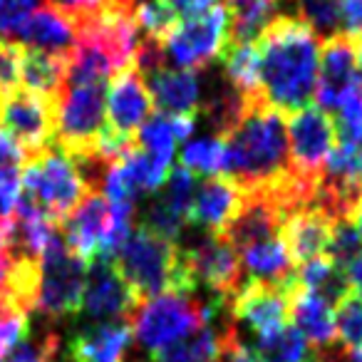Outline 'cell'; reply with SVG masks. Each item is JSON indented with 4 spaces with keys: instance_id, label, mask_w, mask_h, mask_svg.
Returning <instances> with one entry per match:
<instances>
[{
    "instance_id": "9a60e30c",
    "label": "cell",
    "mask_w": 362,
    "mask_h": 362,
    "mask_svg": "<svg viewBox=\"0 0 362 362\" xmlns=\"http://www.w3.org/2000/svg\"><path fill=\"white\" fill-rule=\"evenodd\" d=\"M357 85V50L355 37L337 33L325 37L320 47V72H317L315 100L325 112L337 110L342 97Z\"/></svg>"
},
{
    "instance_id": "6da1fadb",
    "label": "cell",
    "mask_w": 362,
    "mask_h": 362,
    "mask_svg": "<svg viewBox=\"0 0 362 362\" xmlns=\"http://www.w3.org/2000/svg\"><path fill=\"white\" fill-rule=\"evenodd\" d=\"M261 92L268 107L296 115L315 97L322 40L293 13H278L256 40Z\"/></svg>"
},
{
    "instance_id": "5bb4252c",
    "label": "cell",
    "mask_w": 362,
    "mask_h": 362,
    "mask_svg": "<svg viewBox=\"0 0 362 362\" xmlns=\"http://www.w3.org/2000/svg\"><path fill=\"white\" fill-rule=\"evenodd\" d=\"M151 97L146 92L144 77L134 65L112 77L107 90V129L127 141H134L139 127L151 115Z\"/></svg>"
},
{
    "instance_id": "e0dca14e",
    "label": "cell",
    "mask_w": 362,
    "mask_h": 362,
    "mask_svg": "<svg viewBox=\"0 0 362 362\" xmlns=\"http://www.w3.org/2000/svg\"><path fill=\"white\" fill-rule=\"evenodd\" d=\"M283 206L276 202V197L266 192H253L243 194V204L238 209V214L233 216V221L226 226V231L221 233L236 251L253 246V243L268 241L276 238L281 233L283 223Z\"/></svg>"
},
{
    "instance_id": "4fadbf2b",
    "label": "cell",
    "mask_w": 362,
    "mask_h": 362,
    "mask_svg": "<svg viewBox=\"0 0 362 362\" xmlns=\"http://www.w3.org/2000/svg\"><path fill=\"white\" fill-rule=\"evenodd\" d=\"M141 298L134 288L122 278L112 261H90L82 291L80 310L97 322L105 320H132L136 308L141 305Z\"/></svg>"
},
{
    "instance_id": "e575fe53",
    "label": "cell",
    "mask_w": 362,
    "mask_h": 362,
    "mask_svg": "<svg viewBox=\"0 0 362 362\" xmlns=\"http://www.w3.org/2000/svg\"><path fill=\"white\" fill-rule=\"evenodd\" d=\"M60 347V337L55 332H45L40 337H23L3 362H52Z\"/></svg>"
},
{
    "instance_id": "74e56055",
    "label": "cell",
    "mask_w": 362,
    "mask_h": 362,
    "mask_svg": "<svg viewBox=\"0 0 362 362\" xmlns=\"http://www.w3.org/2000/svg\"><path fill=\"white\" fill-rule=\"evenodd\" d=\"M337 132H360L362 129V85L357 82L337 105Z\"/></svg>"
},
{
    "instance_id": "1f68e13d",
    "label": "cell",
    "mask_w": 362,
    "mask_h": 362,
    "mask_svg": "<svg viewBox=\"0 0 362 362\" xmlns=\"http://www.w3.org/2000/svg\"><path fill=\"white\" fill-rule=\"evenodd\" d=\"M286 3H293L296 16L305 25H310L320 40L342 33L337 0H286Z\"/></svg>"
},
{
    "instance_id": "277c9868",
    "label": "cell",
    "mask_w": 362,
    "mask_h": 362,
    "mask_svg": "<svg viewBox=\"0 0 362 362\" xmlns=\"http://www.w3.org/2000/svg\"><path fill=\"white\" fill-rule=\"evenodd\" d=\"M221 310H226V303L214 298L197 300L189 293H161L136 308L129 320L132 335L141 350L156 355L194 335L204 322L214 320Z\"/></svg>"
},
{
    "instance_id": "b9f144b4",
    "label": "cell",
    "mask_w": 362,
    "mask_h": 362,
    "mask_svg": "<svg viewBox=\"0 0 362 362\" xmlns=\"http://www.w3.org/2000/svg\"><path fill=\"white\" fill-rule=\"evenodd\" d=\"M159 3L164 8H169L179 21L202 16V13L211 11V8L216 6V0H159Z\"/></svg>"
},
{
    "instance_id": "ee69618b",
    "label": "cell",
    "mask_w": 362,
    "mask_h": 362,
    "mask_svg": "<svg viewBox=\"0 0 362 362\" xmlns=\"http://www.w3.org/2000/svg\"><path fill=\"white\" fill-rule=\"evenodd\" d=\"M350 221H352V226L357 228V233H360V238H362V199H360V204H357V206L352 209Z\"/></svg>"
},
{
    "instance_id": "5b68a950",
    "label": "cell",
    "mask_w": 362,
    "mask_h": 362,
    "mask_svg": "<svg viewBox=\"0 0 362 362\" xmlns=\"http://www.w3.org/2000/svg\"><path fill=\"white\" fill-rule=\"evenodd\" d=\"M107 85H65L52 105L55 146L72 161L97 156V141L105 129Z\"/></svg>"
},
{
    "instance_id": "30bf717a",
    "label": "cell",
    "mask_w": 362,
    "mask_h": 362,
    "mask_svg": "<svg viewBox=\"0 0 362 362\" xmlns=\"http://www.w3.org/2000/svg\"><path fill=\"white\" fill-rule=\"evenodd\" d=\"M179 251L194 288H209L214 300L228 305L246 283L241 256L221 233H202L189 246H179Z\"/></svg>"
},
{
    "instance_id": "d590c367",
    "label": "cell",
    "mask_w": 362,
    "mask_h": 362,
    "mask_svg": "<svg viewBox=\"0 0 362 362\" xmlns=\"http://www.w3.org/2000/svg\"><path fill=\"white\" fill-rule=\"evenodd\" d=\"M42 6V0H0V40L16 42L25 21Z\"/></svg>"
},
{
    "instance_id": "8d00e7d4",
    "label": "cell",
    "mask_w": 362,
    "mask_h": 362,
    "mask_svg": "<svg viewBox=\"0 0 362 362\" xmlns=\"http://www.w3.org/2000/svg\"><path fill=\"white\" fill-rule=\"evenodd\" d=\"M21 45L0 40V100L21 87Z\"/></svg>"
},
{
    "instance_id": "4dcf8cb0",
    "label": "cell",
    "mask_w": 362,
    "mask_h": 362,
    "mask_svg": "<svg viewBox=\"0 0 362 362\" xmlns=\"http://www.w3.org/2000/svg\"><path fill=\"white\" fill-rule=\"evenodd\" d=\"M223 156H226L223 136L204 134L189 139L187 146L181 149V166L192 174H202L209 179V176L223 174Z\"/></svg>"
},
{
    "instance_id": "ac0fdd59",
    "label": "cell",
    "mask_w": 362,
    "mask_h": 362,
    "mask_svg": "<svg viewBox=\"0 0 362 362\" xmlns=\"http://www.w3.org/2000/svg\"><path fill=\"white\" fill-rule=\"evenodd\" d=\"M77 42V21L55 6H40L18 30L16 45L47 55L70 57Z\"/></svg>"
},
{
    "instance_id": "603a6c76",
    "label": "cell",
    "mask_w": 362,
    "mask_h": 362,
    "mask_svg": "<svg viewBox=\"0 0 362 362\" xmlns=\"http://www.w3.org/2000/svg\"><path fill=\"white\" fill-rule=\"evenodd\" d=\"M243 266V276L256 283H273V286H296L298 268L291 261L281 238L253 243V246L238 251Z\"/></svg>"
},
{
    "instance_id": "f35d334b",
    "label": "cell",
    "mask_w": 362,
    "mask_h": 362,
    "mask_svg": "<svg viewBox=\"0 0 362 362\" xmlns=\"http://www.w3.org/2000/svg\"><path fill=\"white\" fill-rule=\"evenodd\" d=\"M50 6L65 11L67 16L75 18V21H82V18L97 16V13L107 11V8H112V6L132 8L134 0H50Z\"/></svg>"
},
{
    "instance_id": "3957f363",
    "label": "cell",
    "mask_w": 362,
    "mask_h": 362,
    "mask_svg": "<svg viewBox=\"0 0 362 362\" xmlns=\"http://www.w3.org/2000/svg\"><path fill=\"white\" fill-rule=\"evenodd\" d=\"M112 263L141 300H149L161 293L194 296L197 291L181 261L179 243L164 241L141 226L132 228Z\"/></svg>"
},
{
    "instance_id": "f6af8a7d",
    "label": "cell",
    "mask_w": 362,
    "mask_h": 362,
    "mask_svg": "<svg viewBox=\"0 0 362 362\" xmlns=\"http://www.w3.org/2000/svg\"><path fill=\"white\" fill-rule=\"evenodd\" d=\"M251 3H256V0H226V11L228 13H236V11H243V8H248Z\"/></svg>"
},
{
    "instance_id": "7402d4cb",
    "label": "cell",
    "mask_w": 362,
    "mask_h": 362,
    "mask_svg": "<svg viewBox=\"0 0 362 362\" xmlns=\"http://www.w3.org/2000/svg\"><path fill=\"white\" fill-rule=\"evenodd\" d=\"M288 317L293 320V327L305 337L315 347V352L327 355L332 352V345L337 342L335 337V310L327 300L315 296L313 291L298 283V288L291 296V308H288Z\"/></svg>"
},
{
    "instance_id": "52a82bcc",
    "label": "cell",
    "mask_w": 362,
    "mask_h": 362,
    "mask_svg": "<svg viewBox=\"0 0 362 362\" xmlns=\"http://www.w3.org/2000/svg\"><path fill=\"white\" fill-rule=\"evenodd\" d=\"M159 45L166 65L171 62L176 70L189 72L206 70L228 45V11L214 6L202 16L184 18L161 37Z\"/></svg>"
},
{
    "instance_id": "f1b7e54d",
    "label": "cell",
    "mask_w": 362,
    "mask_h": 362,
    "mask_svg": "<svg viewBox=\"0 0 362 362\" xmlns=\"http://www.w3.org/2000/svg\"><path fill=\"white\" fill-rule=\"evenodd\" d=\"M25 166L21 146L11 136L0 134V223L8 221L21 199V176Z\"/></svg>"
},
{
    "instance_id": "d6a6232c",
    "label": "cell",
    "mask_w": 362,
    "mask_h": 362,
    "mask_svg": "<svg viewBox=\"0 0 362 362\" xmlns=\"http://www.w3.org/2000/svg\"><path fill=\"white\" fill-rule=\"evenodd\" d=\"M335 308V337L340 350L362 352V298L350 293Z\"/></svg>"
},
{
    "instance_id": "9c48e42d",
    "label": "cell",
    "mask_w": 362,
    "mask_h": 362,
    "mask_svg": "<svg viewBox=\"0 0 362 362\" xmlns=\"http://www.w3.org/2000/svg\"><path fill=\"white\" fill-rule=\"evenodd\" d=\"M87 263L70 251L57 231L40 256V281H37L35 310L45 317H67L80 313L85 291Z\"/></svg>"
},
{
    "instance_id": "ba28073f",
    "label": "cell",
    "mask_w": 362,
    "mask_h": 362,
    "mask_svg": "<svg viewBox=\"0 0 362 362\" xmlns=\"http://www.w3.org/2000/svg\"><path fill=\"white\" fill-rule=\"evenodd\" d=\"M286 134L288 169L293 179H298L308 189H317L337 139L335 119L320 107H303L296 115H291Z\"/></svg>"
},
{
    "instance_id": "7a4b0ae2",
    "label": "cell",
    "mask_w": 362,
    "mask_h": 362,
    "mask_svg": "<svg viewBox=\"0 0 362 362\" xmlns=\"http://www.w3.org/2000/svg\"><path fill=\"white\" fill-rule=\"evenodd\" d=\"M223 176L243 194L276 192L291 176L288 169L286 115L258 102L241 122L223 136Z\"/></svg>"
},
{
    "instance_id": "44dd1931",
    "label": "cell",
    "mask_w": 362,
    "mask_h": 362,
    "mask_svg": "<svg viewBox=\"0 0 362 362\" xmlns=\"http://www.w3.org/2000/svg\"><path fill=\"white\" fill-rule=\"evenodd\" d=\"M132 345V325L127 320L92 322L70 340L72 362H124Z\"/></svg>"
},
{
    "instance_id": "ab89813d",
    "label": "cell",
    "mask_w": 362,
    "mask_h": 362,
    "mask_svg": "<svg viewBox=\"0 0 362 362\" xmlns=\"http://www.w3.org/2000/svg\"><path fill=\"white\" fill-rule=\"evenodd\" d=\"M28 335V315H13L0 320V360Z\"/></svg>"
},
{
    "instance_id": "7bdbcfd3",
    "label": "cell",
    "mask_w": 362,
    "mask_h": 362,
    "mask_svg": "<svg viewBox=\"0 0 362 362\" xmlns=\"http://www.w3.org/2000/svg\"><path fill=\"white\" fill-rule=\"evenodd\" d=\"M345 273H347V283H350V291L355 288V296L362 298V253L352 261V266Z\"/></svg>"
},
{
    "instance_id": "bcb514c9",
    "label": "cell",
    "mask_w": 362,
    "mask_h": 362,
    "mask_svg": "<svg viewBox=\"0 0 362 362\" xmlns=\"http://www.w3.org/2000/svg\"><path fill=\"white\" fill-rule=\"evenodd\" d=\"M355 50H357V82L362 85V37H355Z\"/></svg>"
},
{
    "instance_id": "d6986e66",
    "label": "cell",
    "mask_w": 362,
    "mask_h": 362,
    "mask_svg": "<svg viewBox=\"0 0 362 362\" xmlns=\"http://www.w3.org/2000/svg\"><path fill=\"white\" fill-rule=\"evenodd\" d=\"M243 204V192L228 176H209L197 184L189 221L204 233H223Z\"/></svg>"
},
{
    "instance_id": "2e32d148",
    "label": "cell",
    "mask_w": 362,
    "mask_h": 362,
    "mask_svg": "<svg viewBox=\"0 0 362 362\" xmlns=\"http://www.w3.org/2000/svg\"><path fill=\"white\" fill-rule=\"evenodd\" d=\"M335 221L337 218H332L315 202L305 204V206H298L291 214H286L278 238L283 241V246H286L291 261L296 263V268L313 261V258L325 256Z\"/></svg>"
},
{
    "instance_id": "7c38bea8",
    "label": "cell",
    "mask_w": 362,
    "mask_h": 362,
    "mask_svg": "<svg viewBox=\"0 0 362 362\" xmlns=\"http://www.w3.org/2000/svg\"><path fill=\"white\" fill-rule=\"evenodd\" d=\"M296 286H273V283L246 281L241 291L228 300L226 310L233 325L251 330L253 340H261L288 325V308Z\"/></svg>"
},
{
    "instance_id": "ffe728a7",
    "label": "cell",
    "mask_w": 362,
    "mask_h": 362,
    "mask_svg": "<svg viewBox=\"0 0 362 362\" xmlns=\"http://www.w3.org/2000/svg\"><path fill=\"white\" fill-rule=\"evenodd\" d=\"M151 105L161 115H199L202 105V77L189 70H171L161 65L144 75Z\"/></svg>"
},
{
    "instance_id": "60d3db41",
    "label": "cell",
    "mask_w": 362,
    "mask_h": 362,
    "mask_svg": "<svg viewBox=\"0 0 362 362\" xmlns=\"http://www.w3.org/2000/svg\"><path fill=\"white\" fill-rule=\"evenodd\" d=\"M337 6L342 33L350 37H362V0H337Z\"/></svg>"
},
{
    "instance_id": "484cf974",
    "label": "cell",
    "mask_w": 362,
    "mask_h": 362,
    "mask_svg": "<svg viewBox=\"0 0 362 362\" xmlns=\"http://www.w3.org/2000/svg\"><path fill=\"white\" fill-rule=\"evenodd\" d=\"M228 320L221 325H214V320L204 322L189 340L176 342L169 350H161L156 355H149L146 362H218L221 355V335Z\"/></svg>"
},
{
    "instance_id": "8fae6325",
    "label": "cell",
    "mask_w": 362,
    "mask_h": 362,
    "mask_svg": "<svg viewBox=\"0 0 362 362\" xmlns=\"http://www.w3.org/2000/svg\"><path fill=\"white\" fill-rule=\"evenodd\" d=\"M0 124H3V134L21 146L25 161L55 144L52 102L23 87L0 100Z\"/></svg>"
},
{
    "instance_id": "c3c4849f",
    "label": "cell",
    "mask_w": 362,
    "mask_h": 362,
    "mask_svg": "<svg viewBox=\"0 0 362 362\" xmlns=\"http://www.w3.org/2000/svg\"><path fill=\"white\" fill-rule=\"evenodd\" d=\"M281 3H286V0H281Z\"/></svg>"
},
{
    "instance_id": "8992f818",
    "label": "cell",
    "mask_w": 362,
    "mask_h": 362,
    "mask_svg": "<svg viewBox=\"0 0 362 362\" xmlns=\"http://www.w3.org/2000/svg\"><path fill=\"white\" fill-rule=\"evenodd\" d=\"M21 192L35 206H40L52 221L60 223L92 189L87 187L85 176L75 161L52 144L47 151L25 161Z\"/></svg>"
},
{
    "instance_id": "f546056e",
    "label": "cell",
    "mask_w": 362,
    "mask_h": 362,
    "mask_svg": "<svg viewBox=\"0 0 362 362\" xmlns=\"http://www.w3.org/2000/svg\"><path fill=\"white\" fill-rule=\"evenodd\" d=\"M134 144L139 149H144L151 159H156L161 166H169L171 169V161H174L176 154V139L174 134V127H171V117L169 115H161V112H154L144 119V124L139 127L134 136Z\"/></svg>"
},
{
    "instance_id": "cb8c5ba5",
    "label": "cell",
    "mask_w": 362,
    "mask_h": 362,
    "mask_svg": "<svg viewBox=\"0 0 362 362\" xmlns=\"http://www.w3.org/2000/svg\"><path fill=\"white\" fill-rule=\"evenodd\" d=\"M67 75V57L47 55V52L25 50L23 47L21 57V87L33 95L55 105L57 97L62 95Z\"/></svg>"
},
{
    "instance_id": "d4e9b609",
    "label": "cell",
    "mask_w": 362,
    "mask_h": 362,
    "mask_svg": "<svg viewBox=\"0 0 362 362\" xmlns=\"http://www.w3.org/2000/svg\"><path fill=\"white\" fill-rule=\"evenodd\" d=\"M223 77L251 102H266L261 92V55L256 42H228L223 55Z\"/></svg>"
},
{
    "instance_id": "7dc6e473",
    "label": "cell",
    "mask_w": 362,
    "mask_h": 362,
    "mask_svg": "<svg viewBox=\"0 0 362 362\" xmlns=\"http://www.w3.org/2000/svg\"><path fill=\"white\" fill-rule=\"evenodd\" d=\"M313 362H322V357H320V355H317V357H315V360H313Z\"/></svg>"
},
{
    "instance_id": "4316f807",
    "label": "cell",
    "mask_w": 362,
    "mask_h": 362,
    "mask_svg": "<svg viewBox=\"0 0 362 362\" xmlns=\"http://www.w3.org/2000/svg\"><path fill=\"white\" fill-rule=\"evenodd\" d=\"M298 283L305 291H313L322 300H327L332 308L352 293L350 283H347V273L342 268H337L327 256L313 258V261L298 266Z\"/></svg>"
},
{
    "instance_id": "83f0119b",
    "label": "cell",
    "mask_w": 362,
    "mask_h": 362,
    "mask_svg": "<svg viewBox=\"0 0 362 362\" xmlns=\"http://www.w3.org/2000/svg\"><path fill=\"white\" fill-rule=\"evenodd\" d=\"M251 350L261 362H313L320 352H315L305 342V337L293 325L281 327L278 332L251 342Z\"/></svg>"
},
{
    "instance_id": "836d02e7",
    "label": "cell",
    "mask_w": 362,
    "mask_h": 362,
    "mask_svg": "<svg viewBox=\"0 0 362 362\" xmlns=\"http://www.w3.org/2000/svg\"><path fill=\"white\" fill-rule=\"evenodd\" d=\"M360 253H362V238H360V233H357V228L352 226L350 218H337L335 226H332L325 256L330 258L337 268L347 271Z\"/></svg>"
}]
</instances>
